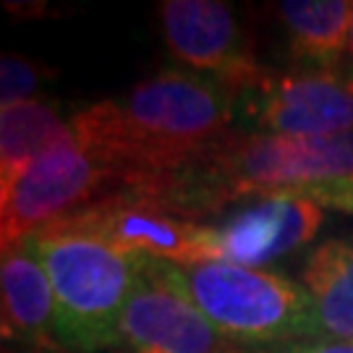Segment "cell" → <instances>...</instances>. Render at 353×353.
<instances>
[{
    "label": "cell",
    "instance_id": "6da1fadb",
    "mask_svg": "<svg viewBox=\"0 0 353 353\" xmlns=\"http://www.w3.org/2000/svg\"><path fill=\"white\" fill-rule=\"evenodd\" d=\"M236 118V92L191 68H163L121 100L71 115L79 144L134 181L170 173L223 139Z\"/></svg>",
    "mask_w": 353,
    "mask_h": 353
},
{
    "label": "cell",
    "instance_id": "7a4b0ae2",
    "mask_svg": "<svg viewBox=\"0 0 353 353\" xmlns=\"http://www.w3.org/2000/svg\"><path fill=\"white\" fill-rule=\"evenodd\" d=\"M26 243L50 278L58 343L71 353L118 348L123 309L144 256L65 225L45 228Z\"/></svg>",
    "mask_w": 353,
    "mask_h": 353
},
{
    "label": "cell",
    "instance_id": "3957f363",
    "mask_svg": "<svg viewBox=\"0 0 353 353\" xmlns=\"http://www.w3.org/2000/svg\"><path fill=\"white\" fill-rule=\"evenodd\" d=\"M147 265L165 285L181 293L225 338L243 348H280L319 338L306 288L280 272L225 262L178 265L150 256Z\"/></svg>",
    "mask_w": 353,
    "mask_h": 353
},
{
    "label": "cell",
    "instance_id": "277c9868",
    "mask_svg": "<svg viewBox=\"0 0 353 353\" xmlns=\"http://www.w3.org/2000/svg\"><path fill=\"white\" fill-rule=\"evenodd\" d=\"M123 189L126 176L84 144H58L0 186L3 252Z\"/></svg>",
    "mask_w": 353,
    "mask_h": 353
},
{
    "label": "cell",
    "instance_id": "5b68a950",
    "mask_svg": "<svg viewBox=\"0 0 353 353\" xmlns=\"http://www.w3.org/2000/svg\"><path fill=\"white\" fill-rule=\"evenodd\" d=\"M325 220V207L301 191H278L243 202L220 223L204 225L199 236V262L254 267L306 246Z\"/></svg>",
    "mask_w": 353,
    "mask_h": 353
},
{
    "label": "cell",
    "instance_id": "8992f818",
    "mask_svg": "<svg viewBox=\"0 0 353 353\" xmlns=\"http://www.w3.org/2000/svg\"><path fill=\"white\" fill-rule=\"evenodd\" d=\"M160 21L165 45L183 68L212 76L236 94L270 79L233 6L220 0H165Z\"/></svg>",
    "mask_w": 353,
    "mask_h": 353
},
{
    "label": "cell",
    "instance_id": "52a82bcc",
    "mask_svg": "<svg viewBox=\"0 0 353 353\" xmlns=\"http://www.w3.org/2000/svg\"><path fill=\"white\" fill-rule=\"evenodd\" d=\"M243 113L256 134L332 139L353 134V74L299 71L270 76L246 92Z\"/></svg>",
    "mask_w": 353,
    "mask_h": 353
},
{
    "label": "cell",
    "instance_id": "ba28073f",
    "mask_svg": "<svg viewBox=\"0 0 353 353\" xmlns=\"http://www.w3.org/2000/svg\"><path fill=\"white\" fill-rule=\"evenodd\" d=\"M121 353H254L225 338L181 293L165 285L141 262L121 319Z\"/></svg>",
    "mask_w": 353,
    "mask_h": 353
},
{
    "label": "cell",
    "instance_id": "9c48e42d",
    "mask_svg": "<svg viewBox=\"0 0 353 353\" xmlns=\"http://www.w3.org/2000/svg\"><path fill=\"white\" fill-rule=\"evenodd\" d=\"M55 225L92 233L126 254H141L150 259L178 262V265L199 262L202 223L168 212L163 207L131 196L126 191H118Z\"/></svg>",
    "mask_w": 353,
    "mask_h": 353
},
{
    "label": "cell",
    "instance_id": "30bf717a",
    "mask_svg": "<svg viewBox=\"0 0 353 353\" xmlns=\"http://www.w3.org/2000/svg\"><path fill=\"white\" fill-rule=\"evenodd\" d=\"M0 288L6 343L63 351L55 332V296L50 278L26 241L3 252Z\"/></svg>",
    "mask_w": 353,
    "mask_h": 353
},
{
    "label": "cell",
    "instance_id": "8fae6325",
    "mask_svg": "<svg viewBox=\"0 0 353 353\" xmlns=\"http://www.w3.org/2000/svg\"><path fill=\"white\" fill-rule=\"evenodd\" d=\"M285 42L306 71H341L348 58L353 3L348 0H285L278 6Z\"/></svg>",
    "mask_w": 353,
    "mask_h": 353
},
{
    "label": "cell",
    "instance_id": "7c38bea8",
    "mask_svg": "<svg viewBox=\"0 0 353 353\" xmlns=\"http://www.w3.org/2000/svg\"><path fill=\"white\" fill-rule=\"evenodd\" d=\"M301 283L314 306L319 338L353 341V239L322 241L306 256Z\"/></svg>",
    "mask_w": 353,
    "mask_h": 353
},
{
    "label": "cell",
    "instance_id": "4fadbf2b",
    "mask_svg": "<svg viewBox=\"0 0 353 353\" xmlns=\"http://www.w3.org/2000/svg\"><path fill=\"white\" fill-rule=\"evenodd\" d=\"M74 115V113H71ZM71 115L45 100H24L0 108V186L58 144L76 139Z\"/></svg>",
    "mask_w": 353,
    "mask_h": 353
},
{
    "label": "cell",
    "instance_id": "5bb4252c",
    "mask_svg": "<svg viewBox=\"0 0 353 353\" xmlns=\"http://www.w3.org/2000/svg\"><path fill=\"white\" fill-rule=\"evenodd\" d=\"M50 76L37 61H29L19 52H6L0 58V102L3 108L16 102L34 100L39 84Z\"/></svg>",
    "mask_w": 353,
    "mask_h": 353
},
{
    "label": "cell",
    "instance_id": "9a60e30c",
    "mask_svg": "<svg viewBox=\"0 0 353 353\" xmlns=\"http://www.w3.org/2000/svg\"><path fill=\"white\" fill-rule=\"evenodd\" d=\"M303 196L314 199L319 207H330V210H341V212L353 214V176L338 178L330 183H319L312 189H299Z\"/></svg>",
    "mask_w": 353,
    "mask_h": 353
},
{
    "label": "cell",
    "instance_id": "2e32d148",
    "mask_svg": "<svg viewBox=\"0 0 353 353\" xmlns=\"http://www.w3.org/2000/svg\"><path fill=\"white\" fill-rule=\"evenodd\" d=\"M272 353H353V341H335V338H309V341L288 343L272 348Z\"/></svg>",
    "mask_w": 353,
    "mask_h": 353
},
{
    "label": "cell",
    "instance_id": "e0dca14e",
    "mask_svg": "<svg viewBox=\"0 0 353 353\" xmlns=\"http://www.w3.org/2000/svg\"><path fill=\"white\" fill-rule=\"evenodd\" d=\"M3 353H63V351H48V348H29V345H11Z\"/></svg>",
    "mask_w": 353,
    "mask_h": 353
},
{
    "label": "cell",
    "instance_id": "ac0fdd59",
    "mask_svg": "<svg viewBox=\"0 0 353 353\" xmlns=\"http://www.w3.org/2000/svg\"><path fill=\"white\" fill-rule=\"evenodd\" d=\"M348 58H351L353 63V21H351V42H348Z\"/></svg>",
    "mask_w": 353,
    "mask_h": 353
}]
</instances>
